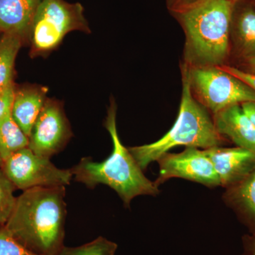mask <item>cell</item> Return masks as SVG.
I'll use <instances>...</instances> for the list:
<instances>
[{
    "instance_id": "cell-1",
    "label": "cell",
    "mask_w": 255,
    "mask_h": 255,
    "mask_svg": "<svg viewBox=\"0 0 255 255\" xmlns=\"http://www.w3.org/2000/svg\"><path fill=\"white\" fill-rule=\"evenodd\" d=\"M65 187L23 191L4 227L37 255H55L63 248L67 216Z\"/></svg>"
},
{
    "instance_id": "cell-2",
    "label": "cell",
    "mask_w": 255,
    "mask_h": 255,
    "mask_svg": "<svg viewBox=\"0 0 255 255\" xmlns=\"http://www.w3.org/2000/svg\"><path fill=\"white\" fill-rule=\"evenodd\" d=\"M236 0H209L174 15L185 36L182 65L189 68L229 65L230 26Z\"/></svg>"
},
{
    "instance_id": "cell-3",
    "label": "cell",
    "mask_w": 255,
    "mask_h": 255,
    "mask_svg": "<svg viewBox=\"0 0 255 255\" xmlns=\"http://www.w3.org/2000/svg\"><path fill=\"white\" fill-rule=\"evenodd\" d=\"M117 106L111 102L107 111L105 127L110 132L113 150L110 157L102 162H94L90 157H84L70 169L75 179L94 189L98 184H105L114 189L124 205L130 206L134 198L140 195L155 196L158 187L145 177L128 148L121 141L117 127Z\"/></svg>"
},
{
    "instance_id": "cell-4",
    "label": "cell",
    "mask_w": 255,
    "mask_h": 255,
    "mask_svg": "<svg viewBox=\"0 0 255 255\" xmlns=\"http://www.w3.org/2000/svg\"><path fill=\"white\" fill-rule=\"evenodd\" d=\"M182 82L179 113L172 128L157 141L128 148L142 170L177 146L206 150L221 146L227 140L218 132L208 111L193 97L187 76L183 73Z\"/></svg>"
},
{
    "instance_id": "cell-5",
    "label": "cell",
    "mask_w": 255,
    "mask_h": 255,
    "mask_svg": "<svg viewBox=\"0 0 255 255\" xmlns=\"http://www.w3.org/2000/svg\"><path fill=\"white\" fill-rule=\"evenodd\" d=\"M85 9L80 3L65 0H43L38 6L30 30L33 56L45 55L55 49L70 32L90 33Z\"/></svg>"
},
{
    "instance_id": "cell-6",
    "label": "cell",
    "mask_w": 255,
    "mask_h": 255,
    "mask_svg": "<svg viewBox=\"0 0 255 255\" xmlns=\"http://www.w3.org/2000/svg\"><path fill=\"white\" fill-rule=\"evenodd\" d=\"M191 94L209 113L215 115L228 107L255 102V91L246 82L220 67L189 68L181 65Z\"/></svg>"
},
{
    "instance_id": "cell-7",
    "label": "cell",
    "mask_w": 255,
    "mask_h": 255,
    "mask_svg": "<svg viewBox=\"0 0 255 255\" xmlns=\"http://www.w3.org/2000/svg\"><path fill=\"white\" fill-rule=\"evenodd\" d=\"M1 168L15 187L23 191L35 187H65L73 177L70 169L58 168L50 158L37 155L28 147L4 159Z\"/></svg>"
},
{
    "instance_id": "cell-8",
    "label": "cell",
    "mask_w": 255,
    "mask_h": 255,
    "mask_svg": "<svg viewBox=\"0 0 255 255\" xmlns=\"http://www.w3.org/2000/svg\"><path fill=\"white\" fill-rule=\"evenodd\" d=\"M72 136L61 104L47 99L32 128L28 147L37 155L50 159L63 150Z\"/></svg>"
},
{
    "instance_id": "cell-9",
    "label": "cell",
    "mask_w": 255,
    "mask_h": 255,
    "mask_svg": "<svg viewBox=\"0 0 255 255\" xmlns=\"http://www.w3.org/2000/svg\"><path fill=\"white\" fill-rule=\"evenodd\" d=\"M157 162L159 174L155 181L157 187L172 178H182L208 187L221 186L219 176L205 150L187 147L180 153L167 152Z\"/></svg>"
},
{
    "instance_id": "cell-10",
    "label": "cell",
    "mask_w": 255,
    "mask_h": 255,
    "mask_svg": "<svg viewBox=\"0 0 255 255\" xmlns=\"http://www.w3.org/2000/svg\"><path fill=\"white\" fill-rule=\"evenodd\" d=\"M230 62L255 57V0H236L230 26Z\"/></svg>"
},
{
    "instance_id": "cell-11",
    "label": "cell",
    "mask_w": 255,
    "mask_h": 255,
    "mask_svg": "<svg viewBox=\"0 0 255 255\" xmlns=\"http://www.w3.org/2000/svg\"><path fill=\"white\" fill-rule=\"evenodd\" d=\"M223 187L245 179L255 168V154L242 147L216 146L205 150Z\"/></svg>"
},
{
    "instance_id": "cell-12",
    "label": "cell",
    "mask_w": 255,
    "mask_h": 255,
    "mask_svg": "<svg viewBox=\"0 0 255 255\" xmlns=\"http://www.w3.org/2000/svg\"><path fill=\"white\" fill-rule=\"evenodd\" d=\"M212 117L215 127L223 137L232 141L237 147L255 154V127L241 105L231 106Z\"/></svg>"
},
{
    "instance_id": "cell-13",
    "label": "cell",
    "mask_w": 255,
    "mask_h": 255,
    "mask_svg": "<svg viewBox=\"0 0 255 255\" xmlns=\"http://www.w3.org/2000/svg\"><path fill=\"white\" fill-rule=\"evenodd\" d=\"M43 0H0V32L29 38L32 21Z\"/></svg>"
},
{
    "instance_id": "cell-14",
    "label": "cell",
    "mask_w": 255,
    "mask_h": 255,
    "mask_svg": "<svg viewBox=\"0 0 255 255\" xmlns=\"http://www.w3.org/2000/svg\"><path fill=\"white\" fill-rule=\"evenodd\" d=\"M47 92L46 87L40 86H28L15 91L11 116L28 137L46 103Z\"/></svg>"
},
{
    "instance_id": "cell-15",
    "label": "cell",
    "mask_w": 255,
    "mask_h": 255,
    "mask_svg": "<svg viewBox=\"0 0 255 255\" xmlns=\"http://www.w3.org/2000/svg\"><path fill=\"white\" fill-rule=\"evenodd\" d=\"M227 189L226 200L245 215L255 235V168L245 179Z\"/></svg>"
},
{
    "instance_id": "cell-16",
    "label": "cell",
    "mask_w": 255,
    "mask_h": 255,
    "mask_svg": "<svg viewBox=\"0 0 255 255\" xmlns=\"http://www.w3.org/2000/svg\"><path fill=\"white\" fill-rule=\"evenodd\" d=\"M23 38L11 33L0 37V89L13 84L15 60Z\"/></svg>"
},
{
    "instance_id": "cell-17",
    "label": "cell",
    "mask_w": 255,
    "mask_h": 255,
    "mask_svg": "<svg viewBox=\"0 0 255 255\" xmlns=\"http://www.w3.org/2000/svg\"><path fill=\"white\" fill-rule=\"evenodd\" d=\"M28 137L11 114L0 119V157L4 161L14 152L28 147Z\"/></svg>"
},
{
    "instance_id": "cell-18",
    "label": "cell",
    "mask_w": 255,
    "mask_h": 255,
    "mask_svg": "<svg viewBox=\"0 0 255 255\" xmlns=\"http://www.w3.org/2000/svg\"><path fill=\"white\" fill-rule=\"evenodd\" d=\"M117 249V243L100 236L82 246L75 248L63 246L55 255H115Z\"/></svg>"
},
{
    "instance_id": "cell-19",
    "label": "cell",
    "mask_w": 255,
    "mask_h": 255,
    "mask_svg": "<svg viewBox=\"0 0 255 255\" xmlns=\"http://www.w3.org/2000/svg\"><path fill=\"white\" fill-rule=\"evenodd\" d=\"M16 188L0 167V226L9 220L16 204L14 191Z\"/></svg>"
},
{
    "instance_id": "cell-20",
    "label": "cell",
    "mask_w": 255,
    "mask_h": 255,
    "mask_svg": "<svg viewBox=\"0 0 255 255\" xmlns=\"http://www.w3.org/2000/svg\"><path fill=\"white\" fill-rule=\"evenodd\" d=\"M0 255H37L22 246L6 229L0 226Z\"/></svg>"
},
{
    "instance_id": "cell-21",
    "label": "cell",
    "mask_w": 255,
    "mask_h": 255,
    "mask_svg": "<svg viewBox=\"0 0 255 255\" xmlns=\"http://www.w3.org/2000/svg\"><path fill=\"white\" fill-rule=\"evenodd\" d=\"M167 9L172 16L185 12L209 0H165Z\"/></svg>"
},
{
    "instance_id": "cell-22",
    "label": "cell",
    "mask_w": 255,
    "mask_h": 255,
    "mask_svg": "<svg viewBox=\"0 0 255 255\" xmlns=\"http://www.w3.org/2000/svg\"><path fill=\"white\" fill-rule=\"evenodd\" d=\"M15 91L16 89L14 83L0 89V119L11 114Z\"/></svg>"
},
{
    "instance_id": "cell-23",
    "label": "cell",
    "mask_w": 255,
    "mask_h": 255,
    "mask_svg": "<svg viewBox=\"0 0 255 255\" xmlns=\"http://www.w3.org/2000/svg\"><path fill=\"white\" fill-rule=\"evenodd\" d=\"M220 68L223 69L225 71L228 72V73L232 74L236 78L241 79L255 91V75L243 73V72L238 70V69L233 68L232 66H229V65H225V66L220 67Z\"/></svg>"
},
{
    "instance_id": "cell-24",
    "label": "cell",
    "mask_w": 255,
    "mask_h": 255,
    "mask_svg": "<svg viewBox=\"0 0 255 255\" xmlns=\"http://www.w3.org/2000/svg\"><path fill=\"white\" fill-rule=\"evenodd\" d=\"M233 68L238 69L243 73L255 75V57L247 58V59L240 60L232 65Z\"/></svg>"
},
{
    "instance_id": "cell-25",
    "label": "cell",
    "mask_w": 255,
    "mask_h": 255,
    "mask_svg": "<svg viewBox=\"0 0 255 255\" xmlns=\"http://www.w3.org/2000/svg\"><path fill=\"white\" fill-rule=\"evenodd\" d=\"M245 252L243 255H255V235L243 238Z\"/></svg>"
},
{
    "instance_id": "cell-26",
    "label": "cell",
    "mask_w": 255,
    "mask_h": 255,
    "mask_svg": "<svg viewBox=\"0 0 255 255\" xmlns=\"http://www.w3.org/2000/svg\"><path fill=\"white\" fill-rule=\"evenodd\" d=\"M241 106L242 110L255 127V102H245Z\"/></svg>"
},
{
    "instance_id": "cell-27",
    "label": "cell",
    "mask_w": 255,
    "mask_h": 255,
    "mask_svg": "<svg viewBox=\"0 0 255 255\" xmlns=\"http://www.w3.org/2000/svg\"><path fill=\"white\" fill-rule=\"evenodd\" d=\"M3 161L2 159H1V157H0V167H1V165H2Z\"/></svg>"
}]
</instances>
